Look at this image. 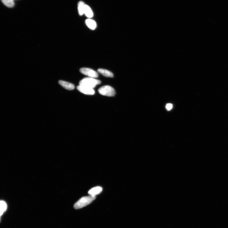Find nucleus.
Wrapping results in <instances>:
<instances>
[{
    "instance_id": "obj_1",
    "label": "nucleus",
    "mask_w": 228,
    "mask_h": 228,
    "mask_svg": "<svg viewBox=\"0 0 228 228\" xmlns=\"http://www.w3.org/2000/svg\"><path fill=\"white\" fill-rule=\"evenodd\" d=\"M96 196L91 195L83 197L75 204L74 207L76 209H81L91 203L96 199Z\"/></svg>"
},
{
    "instance_id": "obj_2",
    "label": "nucleus",
    "mask_w": 228,
    "mask_h": 228,
    "mask_svg": "<svg viewBox=\"0 0 228 228\" xmlns=\"http://www.w3.org/2000/svg\"><path fill=\"white\" fill-rule=\"evenodd\" d=\"M100 83L101 82L99 80L88 77L82 80L79 82V85L94 89L96 85H99Z\"/></svg>"
},
{
    "instance_id": "obj_3",
    "label": "nucleus",
    "mask_w": 228,
    "mask_h": 228,
    "mask_svg": "<svg viewBox=\"0 0 228 228\" xmlns=\"http://www.w3.org/2000/svg\"><path fill=\"white\" fill-rule=\"evenodd\" d=\"M98 92L102 96L109 97L114 96L115 94L114 89L108 85L103 86L99 88Z\"/></svg>"
},
{
    "instance_id": "obj_4",
    "label": "nucleus",
    "mask_w": 228,
    "mask_h": 228,
    "mask_svg": "<svg viewBox=\"0 0 228 228\" xmlns=\"http://www.w3.org/2000/svg\"><path fill=\"white\" fill-rule=\"evenodd\" d=\"M82 74L90 78H98V74L95 71L90 68H83L80 70Z\"/></svg>"
},
{
    "instance_id": "obj_5",
    "label": "nucleus",
    "mask_w": 228,
    "mask_h": 228,
    "mask_svg": "<svg viewBox=\"0 0 228 228\" xmlns=\"http://www.w3.org/2000/svg\"><path fill=\"white\" fill-rule=\"evenodd\" d=\"M77 88L80 92L88 95H93L95 93L94 89L85 87L84 86L79 85L77 86Z\"/></svg>"
},
{
    "instance_id": "obj_6",
    "label": "nucleus",
    "mask_w": 228,
    "mask_h": 228,
    "mask_svg": "<svg viewBox=\"0 0 228 228\" xmlns=\"http://www.w3.org/2000/svg\"><path fill=\"white\" fill-rule=\"evenodd\" d=\"M58 83L62 87L67 90H72L75 89V86L70 83L62 80L59 81Z\"/></svg>"
},
{
    "instance_id": "obj_7",
    "label": "nucleus",
    "mask_w": 228,
    "mask_h": 228,
    "mask_svg": "<svg viewBox=\"0 0 228 228\" xmlns=\"http://www.w3.org/2000/svg\"><path fill=\"white\" fill-rule=\"evenodd\" d=\"M102 191V188L101 187L97 186L90 189L88 193L91 196H96V195L101 193Z\"/></svg>"
},
{
    "instance_id": "obj_8",
    "label": "nucleus",
    "mask_w": 228,
    "mask_h": 228,
    "mask_svg": "<svg viewBox=\"0 0 228 228\" xmlns=\"http://www.w3.org/2000/svg\"><path fill=\"white\" fill-rule=\"evenodd\" d=\"M86 23L88 27L92 30H94L96 27V23L92 19H89L86 20Z\"/></svg>"
},
{
    "instance_id": "obj_9",
    "label": "nucleus",
    "mask_w": 228,
    "mask_h": 228,
    "mask_svg": "<svg viewBox=\"0 0 228 228\" xmlns=\"http://www.w3.org/2000/svg\"><path fill=\"white\" fill-rule=\"evenodd\" d=\"M98 72L103 76L108 78H113L114 77L113 73L110 71L106 70L99 69L98 70Z\"/></svg>"
},
{
    "instance_id": "obj_10",
    "label": "nucleus",
    "mask_w": 228,
    "mask_h": 228,
    "mask_svg": "<svg viewBox=\"0 0 228 228\" xmlns=\"http://www.w3.org/2000/svg\"><path fill=\"white\" fill-rule=\"evenodd\" d=\"M84 14L89 18L93 17L94 15L93 11L91 8L86 5H85V6Z\"/></svg>"
},
{
    "instance_id": "obj_11",
    "label": "nucleus",
    "mask_w": 228,
    "mask_h": 228,
    "mask_svg": "<svg viewBox=\"0 0 228 228\" xmlns=\"http://www.w3.org/2000/svg\"><path fill=\"white\" fill-rule=\"evenodd\" d=\"M85 4L82 1H80L78 4V9L80 15L82 16L84 14V10Z\"/></svg>"
},
{
    "instance_id": "obj_12",
    "label": "nucleus",
    "mask_w": 228,
    "mask_h": 228,
    "mask_svg": "<svg viewBox=\"0 0 228 228\" xmlns=\"http://www.w3.org/2000/svg\"><path fill=\"white\" fill-rule=\"evenodd\" d=\"M3 3L7 7L12 8L14 5V0H1Z\"/></svg>"
},
{
    "instance_id": "obj_13",
    "label": "nucleus",
    "mask_w": 228,
    "mask_h": 228,
    "mask_svg": "<svg viewBox=\"0 0 228 228\" xmlns=\"http://www.w3.org/2000/svg\"><path fill=\"white\" fill-rule=\"evenodd\" d=\"M1 216L6 211L7 205L6 203L3 201H1Z\"/></svg>"
},
{
    "instance_id": "obj_14",
    "label": "nucleus",
    "mask_w": 228,
    "mask_h": 228,
    "mask_svg": "<svg viewBox=\"0 0 228 228\" xmlns=\"http://www.w3.org/2000/svg\"><path fill=\"white\" fill-rule=\"evenodd\" d=\"M173 105L170 103H168L166 106V108L168 111H170L173 108Z\"/></svg>"
}]
</instances>
